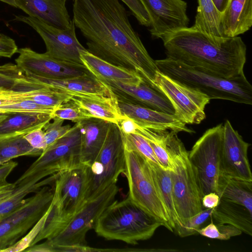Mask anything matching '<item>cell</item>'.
Instances as JSON below:
<instances>
[{"mask_svg":"<svg viewBox=\"0 0 252 252\" xmlns=\"http://www.w3.org/2000/svg\"><path fill=\"white\" fill-rule=\"evenodd\" d=\"M215 6L218 10L220 12H222L225 8L227 0H213Z\"/></svg>","mask_w":252,"mask_h":252,"instance_id":"f5cc1de1","label":"cell"},{"mask_svg":"<svg viewBox=\"0 0 252 252\" xmlns=\"http://www.w3.org/2000/svg\"><path fill=\"white\" fill-rule=\"evenodd\" d=\"M213 211V208L206 209L187 219L183 224L175 229L177 234L181 237H185L198 234L197 230L211 216Z\"/></svg>","mask_w":252,"mask_h":252,"instance_id":"74e56055","label":"cell"},{"mask_svg":"<svg viewBox=\"0 0 252 252\" xmlns=\"http://www.w3.org/2000/svg\"><path fill=\"white\" fill-rule=\"evenodd\" d=\"M14 183H7L0 187V200L8 196L12 193L15 189Z\"/></svg>","mask_w":252,"mask_h":252,"instance_id":"816d5d0a","label":"cell"},{"mask_svg":"<svg viewBox=\"0 0 252 252\" xmlns=\"http://www.w3.org/2000/svg\"><path fill=\"white\" fill-rule=\"evenodd\" d=\"M89 184L87 166L57 173L54 183V195L67 222L86 201Z\"/></svg>","mask_w":252,"mask_h":252,"instance_id":"4fadbf2b","label":"cell"},{"mask_svg":"<svg viewBox=\"0 0 252 252\" xmlns=\"http://www.w3.org/2000/svg\"><path fill=\"white\" fill-rule=\"evenodd\" d=\"M27 178L30 179L29 181L23 180L14 183L15 187L12 193L0 200V217L17 208L23 202L25 197L30 193L35 192L44 186L53 184L56 177L53 175L43 180L37 175Z\"/></svg>","mask_w":252,"mask_h":252,"instance_id":"f1b7e54d","label":"cell"},{"mask_svg":"<svg viewBox=\"0 0 252 252\" xmlns=\"http://www.w3.org/2000/svg\"><path fill=\"white\" fill-rule=\"evenodd\" d=\"M71 99L89 113L92 118L117 124L124 118L118 106L116 95L112 96L72 95Z\"/></svg>","mask_w":252,"mask_h":252,"instance_id":"d4e9b609","label":"cell"},{"mask_svg":"<svg viewBox=\"0 0 252 252\" xmlns=\"http://www.w3.org/2000/svg\"><path fill=\"white\" fill-rule=\"evenodd\" d=\"M24 137L32 147L43 152L47 147L42 128L34 129L25 134Z\"/></svg>","mask_w":252,"mask_h":252,"instance_id":"f6af8a7d","label":"cell"},{"mask_svg":"<svg viewBox=\"0 0 252 252\" xmlns=\"http://www.w3.org/2000/svg\"><path fill=\"white\" fill-rule=\"evenodd\" d=\"M17 165V162L10 161L0 165V187L8 183L7 177Z\"/></svg>","mask_w":252,"mask_h":252,"instance_id":"681fc988","label":"cell"},{"mask_svg":"<svg viewBox=\"0 0 252 252\" xmlns=\"http://www.w3.org/2000/svg\"><path fill=\"white\" fill-rule=\"evenodd\" d=\"M220 25L224 37L239 36L252 26V0H227L220 15Z\"/></svg>","mask_w":252,"mask_h":252,"instance_id":"cb8c5ba5","label":"cell"},{"mask_svg":"<svg viewBox=\"0 0 252 252\" xmlns=\"http://www.w3.org/2000/svg\"><path fill=\"white\" fill-rule=\"evenodd\" d=\"M43 87L33 84L13 89L8 93L0 95V106L15 103L30 98Z\"/></svg>","mask_w":252,"mask_h":252,"instance_id":"f35d334b","label":"cell"},{"mask_svg":"<svg viewBox=\"0 0 252 252\" xmlns=\"http://www.w3.org/2000/svg\"><path fill=\"white\" fill-rule=\"evenodd\" d=\"M17 8L29 16L35 17L53 27L68 29L72 20L65 0H15Z\"/></svg>","mask_w":252,"mask_h":252,"instance_id":"44dd1931","label":"cell"},{"mask_svg":"<svg viewBox=\"0 0 252 252\" xmlns=\"http://www.w3.org/2000/svg\"><path fill=\"white\" fill-rule=\"evenodd\" d=\"M0 1L5 2L15 7H17L15 0H0Z\"/></svg>","mask_w":252,"mask_h":252,"instance_id":"11a10c76","label":"cell"},{"mask_svg":"<svg viewBox=\"0 0 252 252\" xmlns=\"http://www.w3.org/2000/svg\"><path fill=\"white\" fill-rule=\"evenodd\" d=\"M222 135L223 125L220 124L207 130L189 152L203 196L216 191Z\"/></svg>","mask_w":252,"mask_h":252,"instance_id":"30bf717a","label":"cell"},{"mask_svg":"<svg viewBox=\"0 0 252 252\" xmlns=\"http://www.w3.org/2000/svg\"><path fill=\"white\" fill-rule=\"evenodd\" d=\"M128 197L171 232L170 217L149 163L136 151L124 147Z\"/></svg>","mask_w":252,"mask_h":252,"instance_id":"8992f818","label":"cell"},{"mask_svg":"<svg viewBox=\"0 0 252 252\" xmlns=\"http://www.w3.org/2000/svg\"><path fill=\"white\" fill-rule=\"evenodd\" d=\"M72 95L64 91L45 86L30 99L37 104L52 109L69 100Z\"/></svg>","mask_w":252,"mask_h":252,"instance_id":"e575fe53","label":"cell"},{"mask_svg":"<svg viewBox=\"0 0 252 252\" xmlns=\"http://www.w3.org/2000/svg\"><path fill=\"white\" fill-rule=\"evenodd\" d=\"M149 165L166 207L174 231L181 225L176 210L170 171L152 163Z\"/></svg>","mask_w":252,"mask_h":252,"instance_id":"1f68e13d","label":"cell"},{"mask_svg":"<svg viewBox=\"0 0 252 252\" xmlns=\"http://www.w3.org/2000/svg\"><path fill=\"white\" fill-rule=\"evenodd\" d=\"M14 20L28 24L39 34L46 46L45 53L49 57L63 63L85 66L80 59V53L87 49L76 37L72 20L70 27L67 29L53 27L29 16H15Z\"/></svg>","mask_w":252,"mask_h":252,"instance_id":"8fae6325","label":"cell"},{"mask_svg":"<svg viewBox=\"0 0 252 252\" xmlns=\"http://www.w3.org/2000/svg\"><path fill=\"white\" fill-rule=\"evenodd\" d=\"M197 233L211 239L220 240V235L218 230L217 226L212 221L205 227L199 228L197 230Z\"/></svg>","mask_w":252,"mask_h":252,"instance_id":"c3c4849f","label":"cell"},{"mask_svg":"<svg viewBox=\"0 0 252 252\" xmlns=\"http://www.w3.org/2000/svg\"><path fill=\"white\" fill-rule=\"evenodd\" d=\"M250 144L244 140L228 120L223 125L220 155V174L252 182L248 157Z\"/></svg>","mask_w":252,"mask_h":252,"instance_id":"5bb4252c","label":"cell"},{"mask_svg":"<svg viewBox=\"0 0 252 252\" xmlns=\"http://www.w3.org/2000/svg\"><path fill=\"white\" fill-rule=\"evenodd\" d=\"M80 59L87 70L100 81L111 80L129 85H138L145 81L138 73L107 62L87 50L81 52Z\"/></svg>","mask_w":252,"mask_h":252,"instance_id":"603a6c76","label":"cell"},{"mask_svg":"<svg viewBox=\"0 0 252 252\" xmlns=\"http://www.w3.org/2000/svg\"><path fill=\"white\" fill-rule=\"evenodd\" d=\"M220 235V240H227L231 237L237 236L242 232L236 227L228 224H216Z\"/></svg>","mask_w":252,"mask_h":252,"instance_id":"7dc6e473","label":"cell"},{"mask_svg":"<svg viewBox=\"0 0 252 252\" xmlns=\"http://www.w3.org/2000/svg\"><path fill=\"white\" fill-rule=\"evenodd\" d=\"M21 87H22V86H21ZM17 88H19V87H17ZM16 88L9 89V88H4V87H0V95L7 94L8 92H9L10 91H11V90H12L13 89H14Z\"/></svg>","mask_w":252,"mask_h":252,"instance_id":"db71d44e","label":"cell"},{"mask_svg":"<svg viewBox=\"0 0 252 252\" xmlns=\"http://www.w3.org/2000/svg\"><path fill=\"white\" fill-rule=\"evenodd\" d=\"M24 134L0 138V165L22 156L39 157L43 151L32 147Z\"/></svg>","mask_w":252,"mask_h":252,"instance_id":"4dcf8cb0","label":"cell"},{"mask_svg":"<svg viewBox=\"0 0 252 252\" xmlns=\"http://www.w3.org/2000/svg\"><path fill=\"white\" fill-rule=\"evenodd\" d=\"M13 211L2 216L13 226L19 238L32 228L47 211L52 201L54 187L45 185Z\"/></svg>","mask_w":252,"mask_h":252,"instance_id":"e0dca14e","label":"cell"},{"mask_svg":"<svg viewBox=\"0 0 252 252\" xmlns=\"http://www.w3.org/2000/svg\"><path fill=\"white\" fill-rule=\"evenodd\" d=\"M54 109L40 106L30 98L0 106V113H42L52 114Z\"/></svg>","mask_w":252,"mask_h":252,"instance_id":"ab89813d","label":"cell"},{"mask_svg":"<svg viewBox=\"0 0 252 252\" xmlns=\"http://www.w3.org/2000/svg\"><path fill=\"white\" fill-rule=\"evenodd\" d=\"M101 81L109 86L119 99L174 114L173 107L166 96L158 88L145 81L138 85H129L111 80Z\"/></svg>","mask_w":252,"mask_h":252,"instance_id":"ac0fdd59","label":"cell"},{"mask_svg":"<svg viewBox=\"0 0 252 252\" xmlns=\"http://www.w3.org/2000/svg\"></svg>","mask_w":252,"mask_h":252,"instance_id":"6f0895ef","label":"cell"},{"mask_svg":"<svg viewBox=\"0 0 252 252\" xmlns=\"http://www.w3.org/2000/svg\"><path fill=\"white\" fill-rule=\"evenodd\" d=\"M129 8L139 23L150 27V20L147 12L140 0H121Z\"/></svg>","mask_w":252,"mask_h":252,"instance_id":"ee69618b","label":"cell"},{"mask_svg":"<svg viewBox=\"0 0 252 252\" xmlns=\"http://www.w3.org/2000/svg\"><path fill=\"white\" fill-rule=\"evenodd\" d=\"M161 39L168 58L226 79L245 75L247 48L240 36L213 39L192 26Z\"/></svg>","mask_w":252,"mask_h":252,"instance_id":"7a4b0ae2","label":"cell"},{"mask_svg":"<svg viewBox=\"0 0 252 252\" xmlns=\"http://www.w3.org/2000/svg\"><path fill=\"white\" fill-rule=\"evenodd\" d=\"M126 169L123 135L119 126L111 123L102 148L88 166L89 184L86 200L93 198L116 184Z\"/></svg>","mask_w":252,"mask_h":252,"instance_id":"ba28073f","label":"cell"},{"mask_svg":"<svg viewBox=\"0 0 252 252\" xmlns=\"http://www.w3.org/2000/svg\"><path fill=\"white\" fill-rule=\"evenodd\" d=\"M82 165L80 127L76 123L66 134L48 147L17 181L35 174L43 179Z\"/></svg>","mask_w":252,"mask_h":252,"instance_id":"9c48e42d","label":"cell"},{"mask_svg":"<svg viewBox=\"0 0 252 252\" xmlns=\"http://www.w3.org/2000/svg\"><path fill=\"white\" fill-rule=\"evenodd\" d=\"M163 140L172 161L173 170L170 174L173 197L182 225L187 219L203 210V195L195 168L189 159V151L177 133L167 130Z\"/></svg>","mask_w":252,"mask_h":252,"instance_id":"5b68a950","label":"cell"},{"mask_svg":"<svg viewBox=\"0 0 252 252\" xmlns=\"http://www.w3.org/2000/svg\"><path fill=\"white\" fill-rule=\"evenodd\" d=\"M163 226L128 196L113 201L96 220L94 229L97 235L109 240H118L130 245L151 238Z\"/></svg>","mask_w":252,"mask_h":252,"instance_id":"277c9868","label":"cell"},{"mask_svg":"<svg viewBox=\"0 0 252 252\" xmlns=\"http://www.w3.org/2000/svg\"><path fill=\"white\" fill-rule=\"evenodd\" d=\"M57 199L54 196L49 207L43 226L31 246L43 240L49 239L56 235L66 224Z\"/></svg>","mask_w":252,"mask_h":252,"instance_id":"d6a6232c","label":"cell"},{"mask_svg":"<svg viewBox=\"0 0 252 252\" xmlns=\"http://www.w3.org/2000/svg\"><path fill=\"white\" fill-rule=\"evenodd\" d=\"M118 106L123 116L131 119L139 126L168 129L177 133L181 131L193 132L175 114L159 112L119 99Z\"/></svg>","mask_w":252,"mask_h":252,"instance_id":"d6986e66","label":"cell"},{"mask_svg":"<svg viewBox=\"0 0 252 252\" xmlns=\"http://www.w3.org/2000/svg\"><path fill=\"white\" fill-rule=\"evenodd\" d=\"M8 114L7 113H0V122L6 118Z\"/></svg>","mask_w":252,"mask_h":252,"instance_id":"9f6ffc18","label":"cell"},{"mask_svg":"<svg viewBox=\"0 0 252 252\" xmlns=\"http://www.w3.org/2000/svg\"><path fill=\"white\" fill-rule=\"evenodd\" d=\"M19 239L11 223L3 216H0V252L13 245Z\"/></svg>","mask_w":252,"mask_h":252,"instance_id":"7bdbcfd3","label":"cell"},{"mask_svg":"<svg viewBox=\"0 0 252 252\" xmlns=\"http://www.w3.org/2000/svg\"><path fill=\"white\" fill-rule=\"evenodd\" d=\"M52 115L53 118L57 117L75 123L92 118L89 113L71 99L54 108Z\"/></svg>","mask_w":252,"mask_h":252,"instance_id":"8d00e7d4","label":"cell"},{"mask_svg":"<svg viewBox=\"0 0 252 252\" xmlns=\"http://www.w3.org/2000/svg\"><path fill=\"white\" fill-rule=\"evenodd\" d=\"M155 86L168 98L174 114L186 124H199L206 118L205 108L211 100L200 92L158 71Z\"/></svg>","mask_w":252,"mask_h":252,"instance_id":"7c38bea8","label":"cell"},{"mask_svg":"<svg viewBox=\"0 0 252 252\" xmlns=\"http://www.w3.org/2000/svg\"><path fill=\"white\" fill-rule=\"evenodd\" d=\"M219 201V196L216 192H210L203 196L202 206L206 209H213L218 205Z\"/></svg>","mask_w":252,"mask_h":252,"instance_id":"f907efd6","label":"cell"},{"mask_svg":"<svg viewBox=\"0 0 252 252\" xmlns=\"http://www.w3.org/2000/svg\"><path fill=\"white\" fill-rule=\"evenodd\" d=\"M122 133L125 148L136 151L148 162L159 165L153 149L146 139L137 133Z\"/></svg>","mask_w":252,"mask_h":252,"instance_id":"d590c367","label":"cell"},{"mask_svg":"<svg viewBox=\"0 0 252 252\" xmlns=\"http://www.w3.org/2000/svg\"><path fill=\"white\" fill-rule=\"evenodd\" d=\"M53 119L52 114L42 113H9L0 122V138L26 134L43 128Z\"/></svg>","mask_w":252,"mask_h":252,"instance_id":"484cf974","label":"cell"},{"mask_svg":"<svg viewBox=\"0 0 252 252\" xmlns=\"http://www.w3.org/2000/svg\"><path fill=\"white\" fill-rule=\"evenodd\" d=\"M53 120L52 122H49L42 128L47 147L66 134L71 128L69 125L63 126V119L54 117Z\"/></svg>","mask_w":252,"mask_h":252,"instance_id":"60d3db41","label":"cell"},{"mask_svg":"<svg viewBox=\"0 0 252 252\" xmlns=\"http://www.w3.org/2000/svg\"><path fill=\"white\" fill-rule=\"evenodd\" d=\"M16 64L27 75L63 79L90 72L85 66L63 63L44 53H38L29 47L18 49Z\"/></svg>","mask_w":252,"mask_h":252,"instance_id":"2e32d148","label":"cell"},{"mask_svg":"<svg viewBox=\"0 0 252 252\" xmlns=\"http://www.w3.org/2000/svg\"><path fill=\"white\" fill-rule=\"evenodd\" d=\"M18 50V46L13 39L0 33V57L10 58Z\"/></svg>","mask_w":252,"mask_h":252,"instance_id":"bcb514c9","label":"cell"},{"mask_svg":"<svg viewBox=\"0 0 252 252\" xmlns=\"http://www.w3.org/2000/svg\"><path fill=\"white\" fill-rule=\"evenodd\" d=\"M43 85L59 89L74 95L112 96L115 94L109 86L91 73L63 79H53L27 75Z\"/></svg>","mask_w":252,"mask_h":252,"instance_id":"ffe728a7","label":"cell"},{"mask_svg":"<svg viewBox=\"0 0 252 252\" xmlns=\"http://www.w3.org/2000/svg\"><path fill=\"white\" fill-rule=\"evenodd\" d=\"M34 82L16 64L9 63L0 65V87L13 89Z\"/></svg>","mask_w":252,"mask_h":252,"instance_id":"836d02e7","label":"cell"},{"mask_svg":"<svg viewBox=\"0 0 252 252\" xmlns=\"http://www.w3.org/2000/svg\"><path fill=\"white\" fill-rule=\"evenodd\" d=\"M195 28L213 39L224 37L220 25L221 13L213 0H197Z\"/></svg>","mask_w":252,"mask_h":252,"instance_id":"f546056e","label":"cell"},{"mask_svg":"<svg viewBox=\"0 0 252 252\" xmlns=\"http://www.w3.org/2000/svg\"><path fill=\"white\" fill-rule=\"evenodd\" d=\"M78 123L80 131L81 162L89 166L103 146L111 122L91 118Z\"/></svg>","mask_w":252,"mask_h":252,"instance_id":"7402d4cb","label":"cell"},{"mask_svg":"<svg viewBox=\"0 0 252 252\" xmlns=\"http://www.w3.org/2000/svg\"><path fill=\"white\" fill-rule=\"evenodd\" d=\"M73 19L87 40V49L102 60L138 73L156 87L159 71L119 0H74Z\"/></svg>","mask_w":252,"mask_h":252,"instance_id":"6da1fadb","label":"cell"},{"mask_svg":"<svg viewBox=\"0 0 252 252\" xmlns=\"http://www.w3.org/2000/svg\"><path fill=\"white\" fill-rule=\"evenodd\" d=\"M46 212L38 222L32 227V229H31L30 232L21 240H18L13 245L3 250L2 252H22L24 251L26 249L30 247L43 226Z\"/></svg>","mask_w":252,"mask_h":252,"instance_id":"b9f144b4","label":"cell"},{"mask_svg":"<svg viewBox=\"0 0 252 252\" xmlns=\"http://www.w3.org/2000/svg\"><path fill=\"white\" fill-rule=\"evenodd\" d=\"M119 191L114 184L97 196L88 199L79 211L53 237L43 244L46 252H69L74 247L86 245V236Z\"/></svg>","mask_w":252,"mask_h":252,"instance_id":"52a82bcc","label":"cell"},{"mask_svg":"<svg viewBox=\"0 0 252 252\" xmlns=\"http://www.w3.org/2000/svg\"><path fill=\"white\" fill-rule=\"evenodd\" d=\"M211 216L217 224H230L242 232L252 235V213L241 205L220 198Z\"/></svg>","mask_w":252,"mask_h":252,"instance_id":"4316f807","label":"cell"},{"mask_svg":"<svg viewBox=\"0 0 252 252\" xmlns=\"http://www.w3.org/2000/svg\"><path fill=\"white\" fill-rule=\"evenodd\" d=\"M155 62L159 72L200 92L210 99L252 104V86L245 75L226 79L168 57Z\"/></svg>","mask_w":252,"mask_h":252,"instance_id":"3957f363","label":"cell"},{"mask_svg":"<svg viewBox=\"0 0 252 252\" xmlns=\"http://www.w3.org/2000/svg\"><path fill=\"white\" fill-rule=\"evenodd\" d=\"M216 192L220 199L241 205L252 213V182L220 174Z\"/></svg>","mask_w":252,"mask_h":252,"instance_id":"83f0119b","label":"cell"},{"mask_svg":"<svg viewBox=\"0 0 252 252\" xmlns=\"http://www.w3.org/2000/svg\"><path fill=\"white\" fill-rule=\"evenodd\" d=\"M150 20L154 38H161L176 30L188 27L187 3L183 0H140Z\"/></svg>","mask_w":252,"mask_h":252,"instance_id":"9a60e30c","label":"cell"}]
</instances>
